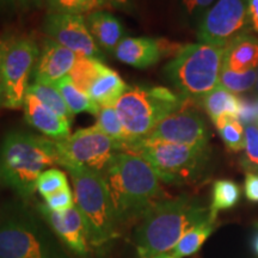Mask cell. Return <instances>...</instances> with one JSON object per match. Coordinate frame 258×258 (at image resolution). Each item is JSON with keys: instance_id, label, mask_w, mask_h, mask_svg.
<instances>
[{"instance_id": "cell-4", "label": "cell", "mask_w": 258, "mask_h": 258, "mask_svg": "<svg viewBox=\"0 0 258 258\" xmlns=\"http://www.w3.org/2000/svg\"><path fill=\"white\" fill-rule=\"evenodd\" d=\"M53 165H59L55 140L12 129L0 143V178L24 201L36 191L38 177Z\"/></svg>"}, {"instance_id": "cell-42", "label": "cell", "mask_w": 258, "mask_h": 258, "mask_svg": "<svg viewBox=\"0 0 258 258\" xmlns=\"http://www.w3.org/2000/svg\"><path fill=\"white\" fill-rule=\"evenodd\" d=\"M253 106H254V111H256V117H257V121H256V124L258 125V99L256 102L253 103Z\"/></svg>"}, {"instance_id": "cell-8", "label": "cell", "mask_w": 258, "mask_h": 258, "mask_svg": "<svg viewBox=\"0 0 258 258\" xmlns=\"http://www.w3.org/2000/svg\"><path fill=\"white\" fill-rule=\"evenodd\" d=\"M186 102L184 97L163 86H128L115 104L127 135V144L146 138L160 121Z\"/></svg>"}, {"instance_id": "cell-21", "label": "cell", "mask_w": 258, "mask_h": 258, "mask_svg": "<svg viewBox=\"0 0 258 258\" xmlns=\"http://www.w3.org/2000/svg\"><path fill=\"white\" fill-rule=\"evenodd\" d=\"M202 105L215 124L225 117L239 118L241 101L234 93L219 84L203 97Z\"/></svg>"}, {"instance_id": "cell-3", "label": "cell", "mask_w": 258, "mask_h": 258, "mask_svg": "<svg viewBox=\"0 0 258 258\" xmlns=\"http://www.w3.org/2000/svg\"><path fill=\"white\" fill-rule=\"evenodd\" d=\"M0 258H71L36 207L22 199L0 208Z\"/></svg>"}, {"instance_id": "cell-11", "label": "cell", "mask_w": 258, "mask_h": 258, "mask_svg": "<svg viewBox=\"0 0 258 258\" xmlns=\"http://www.w3.org/2000/svg\"><path fill=\"white\" fill-rule=\"evenodd\" d=\"M249 0H218L198 25L200 43L227 47L251 28Z\"/></svg>"}, {"instance_id": "cell-16", "label": "cell", "mask_w": 258, "mask_h": 258, "mask_svg": "<svg viewBox=\"0 0 258 258\" xmlns=\"http://www.w3.org/2000/svg\"><path fill=\"white\" fill-rule=\"evenodd\" d=\"M76 59V53L47 37L40 48V55L32 73V83L54 85L57 80L69 76Z\"/></svg>"}, {"instance_id": "cell-28", "label": "cell", "mask_w": 258, "mask_h": 258, "mask_svg": "<svg viewBox=\"0 0 258 258\" xmlns=\"http://www.w3.org/2000/svg\"><path fill=\"white\" fill-rule=\"evenodd\" d=\"M95 125L112 140L120 143L123 151V146L127 144L128 139L115 106H103L99 109Z\"/></svg>"}, {"instance_id": "cell-37", "label": "cell", "mask_w": 258, "mask_h": 258, "mask_svg": "<svg viewBox=\"0 0 258 258\" xmlns=\"http://www.w3.org/2000/svg\"><path fill=\"white\" fill-rule=\"evenodd\" d=\"M109 2H110L112 9L125 12V14H134L135 11L134 0H109Z\"/></svg>"}, {"instance_id": "cell-31", "label": "cell", "mask_w": 258, "mask_h": 258, "mask_svg": "<svg viewBox=\"0 0 258 258\" xmlns=\"http://www.w3.org/2000/svg\"><path fill=\"white\" fill-rule=\"evenodd\" d=\"M66 186H69L66 173L56 167H50L43 171L36 183V190L43 199Z\"/></svg>"}, {"instance_id": "cell-24", "label": "cell", "mask_w": 258, "mask_h": 258, "mask_svg": "<svg viewBox=\"0 0 258 258\" xmlns=\"http://www.w3.org/2000/svg\"><path fill=\"white\" fill-rule=\"evenodd\" d=\"M105 66L106 64L103 63L102 60L77 55L76 62H74L73 69L71 70L69 76L80 91L88 93L89 89L98 78Z\"/></svg>"}, {"instance_id": "cell-2", "label": "cell", "mask_w": 258, "mask_h": 258, "mask_svg": "<svg viewBox=\"0 0 258 258\" xmlns=\"http://www.w3.org/2000/svg\"><path fill=\"white\" fill-rule=\"evenodd\" d=\"M209 218V208L189 195L158 202L138 222L134 243L139 258L171 252L186 232Z\"/></svg>"}, {"instance_id": "cell-41", "label": "cell", "mask_w": 258, "mask_h": 258, "mask_svg": "<svg viewBox=\"0 0 258 258\" xmlns=\"http://www.w3.org/2000/svg\"><path fill=\"white\" fill-rule=\"evenodd\" d=\"M253 246H254V250H256L257 253H258V231H257V233L253 238Z\"/></svg>"}, {"instance_id": "cell-22", "label": "cell", "mask_w": 258, "mask_h": 258, "mask_svg": "<svg viewBox=\"0 0 258 258\" xmlns=\"http://www.w3.org/2000/svg\"><path fill=\"white\" fill-rule=\"evenodd\" d=\"M54 86L62 96L64 103H66L69 109L73 115L82 114V112H89V114L96 115L98 114L99 106L90 98L88 93L80 91V90L74 85L70 76L63 77L62 79L57 80Z\"/></svg>"}, {"instance_id": "cell-12", "label": "cell", "mask_w": 258, "mask_h": 258, "mask_svg": "<svg viewBox=\"0 0 258 258\" xmlns=\"http://www.w3.org/2000/svg\"><path fill=\"white\" fill-rule=\"evenodd\" d=\"M144 139L164 141L184 146L209 147V133L205 118L199 111L189 106V101L178 110L166 116Z\"/></svg>"}, {"instance_id": "cell-1", "label": "cell", "mask_w": 258, "mask_h": 258, "mask_svg": "<svg viewBox=\"0 0 258 258\" xmlns=\"http://www.w3.org/2000/svg\"><path fill=\"white\" fill-rule=\"evenodd\" d=\"M103 178L114 206L118 228L139 222L148 209L170 198L152 166L135 153L125 151L116 153Z\"/></svg>"}, {"instance_id": "cell-30", "label": "cell", "mask_w": 258, "mask_h": 258, "mask_svg": "<svg viewBox=\"0 0 258 258\" xmlns=\"http://www.w3.org/2000/svg\"><path fill=\"white\" fill-rule=\"evenodd\" d=\"M257 83V71H249L245 73H237L222 67L219 84L232 93H240L249 91Z\"/></svg>"}, {"instance_id": "cell-7", "label": "cell", "mask_w": 258, "mask_h": 258, "mask_svg": "<svg viewBox=\"0 0 258 258\" xmlns=\"http://www.w3.org/2000/svg\"><path fill=\"white\" fill-rule=\"evenodd\" d=\"M226 47L206 43L183 46L164 73L178 95L188 101L203 98L219 85Z\"/></svg>"}, {"instance_id": "cell-25", "label": "cell", "mask_w": 258, "mask_h": 258, "mask_svg": "<svg viewBox=\"0 0 258 258\" xmlns=\"http://www.w3.org/2000/svg\"><path fill=\"white\" fill-rule=\"evenodd\" d=\"M240 199V186L233 180L220 179L217 180L213 185L212 203L209 211H211V219L217 220L218 213L220 211L233 208Z\"/></svg>"}, {"instance_id": "cell-45", "label": "cell", "mask_w": 258, "mask_h": 258, "mask_svg": "<svg viewBox=\"0 0 258 258\" xmlns=\"http://www.w3.org/2000/svg\"><path fill=\"white\" fill-rule=\"evenodd\" d=\"M0 56H2V54H0Z\"/></svg>"}, {"instance_id": "cell-19", "label": "cell", "mask_w": 258, "mask_h": 258, "mask_svg": "<svg viewBox=\"0 0 258 258\" xmlns=\"http://www.w3.org/2000/svg\"><path fill=\"white\" fill-rule=\"evenodd\" d=\"M222 67L237 73L258 69V38L249 32L235 37L226 47Z\"/></svg>"}, {"instance_id": "cell-15", "label": "cell", "mask_w": 258, "mask_h": 258, "mask_svg": "<svg viewBox=\"0 0 258 258\" xmlns=\"http://www.w3.org/2000/svg\"><path fill=\"white\" fill-rule=\"evenodd\" d=\"M182 47L163 38L127 36L116 47L112 55L135 69H147L159 62L163 57L176 56Z\"/></svg>"}, {"instance_id": "cell-20", "label": "cell", "mask_w": 258, "mask_h": 258, "mask_svg": "<svg viewBox=\"0 0 258 258\" xmlns=\"http://www.w3.org/2000/svg\"><path fill=\"white\" fill-rule=\"evenodd\" d=\"M127 89L128 85L118 76V73L110 67L105 66L98 78L89 89L88 95L99 108L115 106Z\"/></svg>"}, {"instance_id": "cell-34", "label": "cell", "mask_w": 258, "mask_h": 258, "mask_svg": "<svg viewBox=\"0 0 258 258\" xmlns=\"http://www.w3.org/2000/svg\"><path fill=\"white\" fill-rule=\"evenodd\" d=\"M44 205L53 212H64L76 205L74 194L69 185L44 198Z\"/></svg>"}, {"instance_id": "cell-18", "label": "cell", "mask_w": 258, "mask_h": 258, "mask_svg": "<svg viewBox=\"0 0 258 258\" xmlns=\"http://www.w3.org/2000/svg\"><path fill=\"white\" fill-rule=\"evenodd\" d=\"M86 25L96 44L102 51L112 54L125 38V28L120 18L108 10H98L86 15Z\"/></svg>"}, {"instance_id": "cell-32", "label": "cell", "mask_w": 258, "mask_h": 258, "mask_svg": "<svg viewBox=\"0 0 258 258\" xmlns=\"http://www.w3.org/2000/svg\"><path fill=\"white\" fill-rule=\"evenodd\" d=\"M244 132L245 153L241 164L250 172H258V125L247 124Z\"/></svg>"}, {"instance_id": "cell-27", "label": "cell", "mask_w": 258, "mask_h": 258, "mask_svg": "<svg viewBox=\"0 0 258 258\" xmlns=\"http://www.w3.org/2000/svg\"><path fill=\"white\" fill-rule=\"evenodd\" d=\"M46 6L50 12L82 16L98 10L112 9L109 0H46Z\"/></svg>"}, {"instance_id": "cell-35", "label": "cell", "mask_w": 258, "mask_h": 258, "mask_svg": "<svg viewBox=\"0 0 258 258\" xmlns=\"http://www.w3.org/2000/svg\"><path fill=\"white\" fill-rule=\"evenodd\" d=\"M245 196L251 202H258V173L247 172L245 177Z\"/></svg>"}, {"instance_id": "cell-13", "label": "cell", "mask_w": 258, "mask_h": 258, "mask_svg": "<svg viewBox=\"0 0 258 258\" xmlns=\"http://www.w3.org/2000/svg\"><path fill=\"white\" fill-rule=\"evenodd\" d=\"M42 30L48 38L69 48L77 55L104 60L105 55L90 34L86 19L82 15L48 11L42 23Z\"/></svg>"}, {"instance_id": "cell-40", "label": "cell", "mask_w": 258, "mask_h": 258, "mask_svg": "<svg viewBox=\"0 0 258 258\" xmlns=\"http://www.w3.org/2000/svg\"><path fill=\"white\" fill-rule=\"evenodd\" d=\"M151 258H178L176 256H173L171 252H167V253H161V254H158V256H154V257H151Z\"/></svg>"}, {"instance_id": "cell-26", "label": "cell", "mask_w": 258, "mask_h": 258, "mask_svg": "<svg viewBox=\"0 0 258 258\" xmlns=\"http://www.w3.org/2000/svg\"><path fill=\"white\" fill-rule=\"evenodd\" d=\"M28 93L35 96L40 101L42 104H44L48 109L51 111L55 112L63 120L69 121L72 123L74 115L71 112V110L64 103L62 96L57 91V89L54 85H44V84H37L31 83L28 89Z\"/></svg>"}, {"instance_id": "cell-39", "label": "cell", "mask_w": 258, "mask_h": 258, "mask_svg": "<svg viewBox=\"0 0 258 258\" xmlns=\"http://www.w3.org/2000/svg\"><path fill=\"white\" fill-rule=\"evenodd\" d=\"M16 9L15 0H0V12L11 11Z\"/></svg>"}, {"instance_id": "cell-10", "label": "cell", "mask_w": 258, "mask_h": 258, "mask_svg": "<svg viewBox=\"0 0 258 258\" xmlns=\"http://www.w3.org/2000/svg\"><path fill=\"white\" fill-rule=\"evenodd\" d=\"M59 165L74 164L103 176L109 163L122 145L99 131L96 125L83 128L70 137L55 140Z\"/></svg>"}, {"instance_id": "cell-36", "label": "cell", "mask_w": 258, "mask_h": 258, "mask_svg": "<svg viewBox=\"0 0 258 258\" xmlns=\"http://www.w3.org/2000/svg\"><path fill=\"white\" fill-rule=\"evenodd\" d=\"M15 3L16 9L22 10V11L41 9L42 6L46 5V0H15Z\"/></svg>"}, {"instance_id": "cell-9", "label": "cell", "mask_w": 258, "mask_h": 258, "mask_svg": "<svg viewBox=\"0 0 258 258\" xmlns=\"http://www.w3.org/2000/svg\"><path fill=\"white\" fill-rule=\"evenodd\" d=\"M0 108H23L40 47L30 37H17L0 43Z\"/></svg>"}, {"instance_id": "cell-17", "label": "cell", "mask_w": 258, "mask_h": 258, "mask_svg": "<svg viewBox=\"0 0 258 258\" xmlns=\"http://www.w3.org/2000/svg\"><path fill=\"white\" fill-rule=\"evenodd\" d=\"M24 120L47 138L61 140L71 135V123L42 104L35 96L27 93L23 104Z\"/></svg>"}, {"instance_id": "cell-44", "label": "cell", "mask_w": 258, "mask_h": 258, "mask_svg": "<svg viewBox=\"0 0 258 258\" xmlns=\"http://www.w3.org/2000/svg\"><path fill=\"white\" fill-rule=\"evenodd\" d=\"M0 54H2V53H0ZM0 64H2V56H0Z\"/></svg>"}, {"instance_id": "cell-23", "label": "cell", "mask_w": 258, "mask_h": 258, "mask_svg": "<svg viewBox=\"0 0 258 258\" xmlns=\"http://www.w3.org/2000/svg\"><path fill=\"white\" fill-rule=\"evenodd\" d=\"M214 230L215 221L212 220L211 218L200 222L180 238V240L176 244L171 253L178 258L192 256L201 249L202 245L205 244V241L208 239L209 235L213 233Z\"/></svg>"}, {"instance_id": "cell-38", "label": "cell", "mask_w": 258, "mask_h": 258, "mask_svg": "<svg viewBox=\"0 0 258 258\" xmlns=\"http://www.w3.org/2000/svg\"><path fill=\"white\" fill-rule=\"evenodd\" d=\"M247 10H249L251 28L258 32V0H249Z\"/></svg>"}, {"instance_id": "cell-14", "label": "cell", "mask_w": 258, "mask_h": 258, "mask_svg": "<svg viewBox=\"0 0 258 258\" xmlns=\"http://www.w3.org/2000/svg\"><path fill=\"white\" fill-rule=\"evenodd\" d=\"M36 209L64 247L79 257L89 256L91 244L88 225L76 205L64 212H53L44 203H37Z\"/></svg>"}, {"instance_id": "cell-5", "label": "cell", "mask_w": 258, "mask_h": 258, "mask_svg": "<svg viewBox=\"0 0 258 258\" xmlns=\"http://www.w3.org/2000/svg\"><path fill=\"white\" fill-rule=\"evenodd\" d=\"M125 152L143 157L152 166L160 182L171 185H190L207 175L211 161L209 147L184 146L141 139L124 146Z\"/></svg>"}, {"instance_id": "cell-6", "label": "cell", "mask_w": 258, "mask_h": 258, "mask_svg": "<svg viewBox=\"0 0 258 258\" xmlns=\"http://www.w3.org/2000/svg\"><path fill=\"white\" fill-rule=\"evenodd\" d=\"M73 182L74 201L85 219L90 244L102 250L120 235L114 206L102 175L86 167L64 164Z\"/></svg>"}, {"instance_id": "cell-43", "label": "cell", "mask_w": 258, "mask_h": 258, "mask_svg": "<svg viewBox=\"0 0 258 258\" xmlns=\"http://www.w3.org/2000/svg\"><path fill=\"white\" fill-rule=\"evenodd\" d=\"M256 88H257V92H258V70H257V83H256Z\"/></svg>"}, {"instance_id": "cell-29", "label": "cell", "mask_w": 258, "mask_h": 258, "mask_svg": "<svg viewBox=\"0 0 258 258\" xmlns=\"http://www.w3.org/2000/svg\"><path fill=\"white\" fill-rule=\"evenodd\" d=\"M226 147L232 152H239L245 147V132L239 118L225 117L215 123Z\"/></svg>"}, {"instance_id": "cell-33", "label": "cell", "mask_w": 258, "mask_h": 258, "mask_svg": "<svg viewBox=\"0 0 258 258\" xmlns=\"http://www.w3.org/2000/svg\"><path fill=\"white\" fill-rule=\"evenodd\" d=\"M215 0H178L180 12L189 24H200Z\"/></svg>"}]
</instances>
